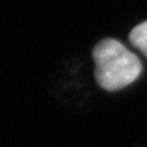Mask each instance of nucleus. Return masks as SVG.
I'll return each mask as SVG.
<instances>
[{
	"mask_svg": "<svg viewBox=\"0 0 147 147\" xmlns=\"http://www.w3.org/2000/svg\"><path fill=\"white\" fill-rule=\"evenodd\" d=\"M94 79L104 91L115 92L131 85L142 72V63L123 43L104 38L93 47Z\"/></svg>",
	"mask_w": 147,
	"mask_h": 147,
	"instance_id": "obj_1",
	"label": "nucleus"
},
{
	"mask_svg": "<svg viewBox=\"0 0 147 147\" xmlns=\"http://www.w3.org/2000/svg\"><path fill=\"white\" fill-rule=\"evenodd\" d=\"M129 40L147 58V21L141 22L131 30L129 33Z\"/></svg>",
	"mask_w": 147,
	"mask_h": 147,
	"instance_id": "obj_2",
	"label": "nucleus"
}]
</instances>
